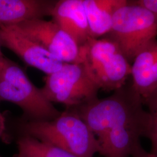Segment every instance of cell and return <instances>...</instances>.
I'll return each mask as SVG.
<instances>
[{"mask_svg": "<svg viewBox=\"0 0 157 157\" xmlns=\"http://www.w3.org/2000/svg\"><path fill=\"white\" fill-rule=\"evenodd\" d=\"M143 106L142 98L130 83L111 96L97 97L67 109L76 113L98 139L109 131L127 126H143L147 129L148 115Z\"/></svg>", "mask_w": 157, "mask_h": 157, "instance_id": "cell-1", "label": "cell"}, {"mask_svg": "<svg viewBox=\"0 0 157 157\" xmlns=\"http://www.w3.org/2000/svg\"><path fill=\"white\" fill-rule=\"evenodd\" d=\"M21 133L32 136L58 146L78 157H94L100 147L97 137L78 115L66 109L50 121H23Z\"/></svg>", "mask_w": 157, "mask_h": 157, "instance_id": "cell-2", "label": "cell"}, {"mask_svg": "<svg viewBox=\"0 0 157 157\" xmlns=\"http://www.w3.org/2000/svg\"><path fill=\"white\" fill-rule=\"evenodd\" d=\"M0 101L19 107L25 121H50L61 113L30 80L22 68L5 56L0 60Z\"/></svg>", "mask_w": 157, "mask_h": 157, "instance_id": "cell-3", "label": "cell"}, {"mask_svg": "<svg viewBox=\"0 0 157 157\" xmlns=\"http://www.w3.org/2000/svg\"><path fill=\"white\" fill-rule=\"evenodd\" d=\"M83 48L82 63L100 90L114 91L126 83L131 64L115 41L107 37L90 39Z\"/></svg>", "mask_w": 157, "mask_h": 157, "instance_id": "cell-4", "label": "cell"}, {"mask_svg": "<svg viewBox=\"0 0 157 157\" xmlns=\"http://www.w3.org/2000/svg\"><path fill=\"white\" fill-rule=\"evenodd\" d=\"M104 37L118 44L131 64L145 45L157 39V19L144 8L128 1L114 13L111 30Z\"/></svg>", "mask_w": 157, "mask_h": 157, "instance_id": "cell-5", "label": "cell"}, {"mask_svg": "<svg viewBox=\"0 0 157 157\" xmlns=\"http://www.w3.org/2000/svg\"><path fill=\"white\" fill-rule=\"evenodd\" d=\"M41 90L51 103H61L71 109L98 97L100 88L83 63H65L61 69L46 76Z\"/></svg>", "mask_w": 157, "mask_h": 157, "instance_id": "cell-6", "label": "cell"}, {"mask_svg": "<svg viewBox=\"0 0 157 157\" xmlns=\"http://www.w3.org/2000/svg\"><path fill=\"white\" fill-rule=\"evenodd\" d=\"M13 25L61 61L83 62V47L52 20L35 19Z\"/></svg>", "mask_w": 157, "mask_h": 157, "instance_id": "cell-7", "label": "cell"}, {"mask_svg": "<svg viewBox=\"0 0 157 157\" xmlns=\"http://www.w3.org/2000/svg\"><path fill=\"white\" fill-rule=\"evenodd\" d=\"M0 43L14 52L26 64L47 75L58 71L65 63L14 25H0Z\"/></svg>", "mask_w": 157, "mask_h": 157, "instance_id": "cell-8", "label": "cell"}, {"mask_svg": "<svg viewBox=\"0 0 157 157\" xmlns=\"http://www.w3.org/2000/svg\"><path fill=\"white\" fill-rule=\"evenodd\" d=\"M51 16L79 46H83L92 39L83 0L56 1Z\"/></svg>", "mask_w": 157, "mask_h": 157, "instance_id": "cell-9", "label": "cell"}, {"mask_svg": "<svg viewBox=\"0 0 157 157\" xmlns=\"http://www.w3.org/2000/svg\"><path fill=\"white\" fill-rule=\"evenodd\" d=\"M131 65L132 87L142 100L157 89V39L145 45Z\"/></svg>", "mask_w": 157, "mask_h": 157, "instance_id": "cell-10", "label": "cell"}, {"mask_svg": "<svg viewBox=\"0 0 157 157\" xmlns=\"http://www.w3.org/2000/svg\"><path fill=\"white\" fill-rule=\"evenodd\" d=\"M56 2L46 0H0V25H13L51 16Z\"/></svg>", "mask_w": 157, "mask_h": 157, "instance_id": "cell-11", "label": "cell"}, {"mask_svg": "<svg viewBox=\"0 0 157 157\" xmlns=\"http://www.w3.org/2000/svg\"><path fill=\"white\" fill-rule=\"evenodd\" d=\"M92 39L105 36L111 30L114 13L126 0H83Z\"/></svg>", "mask_w": 157, "mask_h": 157, "instance_id": "cell-12", "label": "cell"}, {"mask_svg": "<svg viewBox=\"0 0 157 157\" xmlns=\"http://www.w3.org/2000/svg\"><path fill=\"white\" fill-rule=\"evenodd\" d=\"M17 153L13 157H78L50 143L21 133L17 137Z\"/></svg>", "mask_w": 157, "mask_h": 157, "instance_id": "cell-13", "label": "cell"}, {"mask_svg": "<svg viewBox=\"0 0 157 157\" xmlns=\"http://www.w3.org/2000/svg\"><path fill=\"white\" fill-rule=\"evenodd\" d=\"M142 100L143 105L148 108V115L145 137L151 141L150 152L157 155V89Z\"/></svg>", "mask_w": 157, "mask_h": 157, "instance_id": "cell-14", "label": "cell"}, {"mask_svg": "<svg viewBox=\"0 0 157 157\" xmlns=\"http://www.w3.org/2000/svg\"><path fill=\"white\" fill-rule=\"evenodd\" d=\"M133 2L150 12L157 19V0H136Z\"/></svg>", "mask_w": 157, "mask_h": 157, "instance_id": "cell-15", "label": "cell"}, {"mask_svg": "<svg viewBox=\"0 0 157 157\" xmlns=\"http://www.w3.org/2000/svg\"><path fill=\"white\" fill-rule=\"evenodd\" d=\"M0 140L4 143H9L11 141V137L7 132L6 119L2 113L0 111Z\"/></svg>", "mask_w": 157, "mask_h": 157, "instance_id": "cell-16", "label": "cell"}, {"mask_svg": "<svg viewBox=\"0 0 157 157\" xmlns=\"http://www.w3.org/2000/svg\"><path fill=\"white\" fill-rule=\"evenodd\" d=\"M132 157H157V155H155L151 152H147L145 150L141 145L139 144L137 146L136 148L132 152Z\"/></svg>", "mask_w": 157, "mask_h": 157, "instance_id": "cell-17", "label": "cell"}, {"mask_svg": "<svg viewBox=\"0 0 157 157\" xmlns=\"http://www.w3.org/2000/svg\"><path fill=\"white\" fill-rule=\"evenodd\" d=\"M1 43H0V60L4 56V55L2 54V52L1 50Z\"/></svg>", "mask_w": 157, "mask_h": 157, "instance_id": "cell-18", "label": "cell"}, {"mask_svg": "<svg viewBox=\"0 0 157 157\" xmlns=\"http://www.w3.org/2000/svg\"><path fill=\"white\" fill-rule=\"evenodd\" d=\"M0 157H2V156H1V155H0Z\"/></svg>", "mask_w": 157, "mask_h": 157, "instance_id": "cell-19", "label": "cell"}]
</instances>
